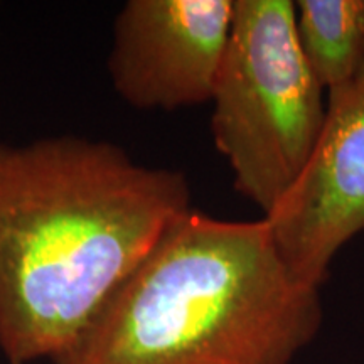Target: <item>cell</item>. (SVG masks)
I'll list each match as a JSON object with an SVG mask.
<instances>
[{
  "instance_id": "7",
  "label": "cell",
  "mask_w": 364,
  "mask_h": 364,
  "mask_svg": "<svg viewBox=\"0 0 364 364\" xmlns=\"http://www.w3.org/2000/svg\"><path fill=\"white\" fill-rule=\"evenodd\" d=\"M358 80H364V66H363V71H361V75H359Z\"/></svg>"
},
{
  "instance_id": "6",
  "label": "cell",
  "mask_w": 364,
  "mask_h": 364,
  "mask_svg": "<svg viewBox=\"0 0 364 364\" xmlns=\"http://www.w3.org/2000/svg\"><path fill=\"white\" fill-rule=\"evenodd\" d=\"M295 29L327 95L356 83L364 66V0H297Z\"/></svg>"
},
{
  "instance_id": "5",
  "label": "cell",
  "mask_w": 364,
  "mask_h": 364,
  "mask_svg": "<svg viewBox=\"0 0 364 364\" xmlns=\"http://www.w3.org/2000/svg\"><path fill=\"white\" fill-rule=\"evenodd\" d=\"M263 220L285 265L322 289L336 255L364 233V80L327 95L311 161Z\"/></svg>"
},
{
  "instance_id": "2",
  "label": "cell",
  "mask_w": 364,
  "mask_h": 364,
  "mask_svg": "<svg viewBox=\"0 0 364 364\" xmlns=\"http://www.w3.org/2000/svg\"><path fill=\"white\" fill-rule=\"evenodd\" d=\"M322 322L263 218L189 209L54 364H292Z\"/></svg>"
},
{
  "instance_id": "4",
  "label": "cell",
  "mask_w": 364,
  "mask_h": 364,
  "mask_svg": "<svg viewBox=\"0 0 364 364\" xmlns=\"http://www.w3.org/2000/svg\"><path fill=\"white\" fill-rule=\"evenodd\" d=\"M235 0H130L113 26V88L140 110L211 103Z\"/></svg>"
},
{
  "instance_id": "3",
  "label": "cell",
  "mask_w": 364,
  "mask_h": 364,
  "mask_svg": "<svg viewBox=\"0 0 364 364\" xmlns=\"http://www.w3.org/2000/svg\"><path fill=\"white\" fill-rule=\"evenodd\" d=\"M292 0H235L213 91L211 134L241 198L270 215L302 174L327 117Z\"/></svg>"
},
{
  "instance_id": "1",
  "label": "cell",
  "mask_w": 364,
  "mask_h": 364,
  "mask_svg": "<svg viewBox=\"0 0 364 364\" xmlns=\"http://www.w3.org/2000/svg\"><path fill=\"white\" fill-rule=\"evenodd\" d=\"M189 209L184 174L113 144H0V349L11 364L63 356Z\"/></svg>"
}]
</instances>
